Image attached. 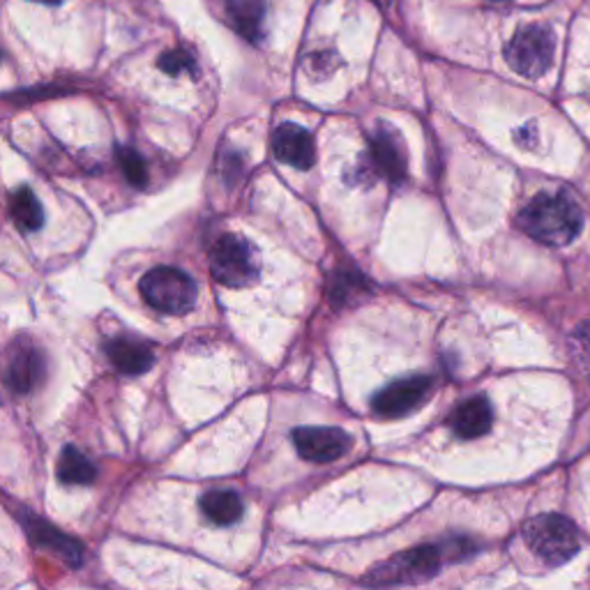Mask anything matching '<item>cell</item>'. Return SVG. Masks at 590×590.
<instances>
[{
  "instance_id": "1",
  "label": "cell",
  "mask_w": 590,
  "mask_h": 590,
  "mask_svg": "<svg viewBox=\"0 0 590 590\" xmlns=\"http://www.w3.org/2000/svg\"><path fill=\"white\" fill-rule=\"evenodd\" d=\"M581 210L567 194L542 192L519 214V226L530 238L549 247L573 243L581 231Z\"/></svg>"
},
{
  "instance_id": "2",
  "label": "cell",
  "mask_w": 590,
  "mask_h": 590,
  "mask_svg": "<svg viewBox=\"0 0 590 590\" xmlns=\"http://www.w3.org/2000/svg\"><path fill=\"white\" fill-rule=\"evenodd\" d=\"M524 540L530 552L546 565H561L573 558L579 546V530L567 517L538 515L524 526Z\"/></svg>"
},
{
  "instance_id": "3",
  "label": "cell",
  "mask_w": 590,
  "mask_h": 590,
  "mask_svg": "<svg viewBox=\"0 0 590 590\" xmlns=\"http://www.w3.org/2000/svg\"><path fill=\"white\" fill-rule=\"evenodd\" d=\"M210 272L229 288H245L259 278V254L243 235L226 233L210 251Z\"/></svg>"
},
{
  "instance_id": "4",
  "label": "cell",
  "mask_w": 590,
  "mask_h": 590,
  "mask_svg": "<svg viewBox=\"0 0 590 590\" xmlns=\"http://www.w3.org/2000/svg\"><path fill=\"white\" fill-rule=\"evenodd\" d=\"M139 288L144 300L164 314H187L196 305V295H199L196 282L187 272L169 266L148 270Z\"/></svg>"
},
{
  "instance_id": "5",
  "label": "cell",
  "mask_w": 590,
  "mask_h": 590,
  "mask_svg": "<svg viewBox=\"0 0 590 590\" xmlns=\"http://www.w3.org/2000/svg\"><path fill=\"white\" fill-rule=\"evenodd\" d=\"M556 37L546 26H526L505 47V61L517 74L538 78L554 63Z\"/></svg>"
},
{
  "instance_id": "6",
  "label": "cell",
  "mask_w": 590,
  "mask_h": 590,
  "mask_svg": "<svg viewBox=\"0 0 590 590\" xmlns=\"http://www.w3.org/2000/svg\"><path fill=\"white\" fill-rule=\"evenodd\" d=\"M443 554L439 546H418L410 552L392 556L390 561L373 567L365 583L369 586H395V583H416L434 577L439 573Z\"/></svg>"
},
{
  "instance_id": "7",
  "label": "cell",
  "mask_w": 590,
  "mask_h": 590,
  "mask_svg": "<svg viewBox=\"0 0 590 590\" xmlns=\"http://www.w3.org/2000/svg\"><path fill=\"white\" fill-rule=\"evenodd\" d=\"M300 457L314 464H330L342 459L351 450V437L337 427H303L293 434Z\"/></svg>"
},
{
  "instance_id": "8",
  "label": "cell",
  "mask_w": 590,
  "mask_h": 590,
  "mask_svg": "<svg viewBox=\"0 0 590 590\" xmlns=\"http://www.w3.org/2000/svg\"><path fill=\"white\" fill-rule=\"evenodd\" d=\"M431 392V379L427 377H410L390 383L373 397V410L383 418H400L406 413L416 410Z\"/></svg>"
},
{
  "instance_id": "9",
  "label": "cell",
  "mask_w": 590,
  "mask_h": 590,
  "mask_svg": "<svg viewBox=\"0 0 590 590\" xmlns=\"http://www.w3.org/2000/svg\"><path fill=\"white\" fill-rule=\"evenodd\" d=\"M272 150L280 162L300 171L309 169L314 160H317V148H314L311 134L295 123H284L274 130Z\"/></svg>"
},
{
  "instance_id": "10",
  "label": "cell",
  "mask_w": 590,
  "mask_h": 590,
  "mask_svg": "<svg viewBox=\"0 0 590 590\" xmlns=\"http://www.w3.org/2000/svg\"><path fill=\"white\" fill-rule=\"evenodd\" d=\"M371 162L392 183H402L406 175V150L400 134L390 125H379L371 139Z\"/></svg>"
},
{
  "instance_id": "11",
  "label": "cell",
  "mask_w": 590,
  "mask_h": 590,
  "mask_svg": "<svg viewBox=\"0 0 590 590\" xmlns=\"http://www.w3.org/2000/svg\"><path fill=\"white\" fill-rule=\"evenodd\" d=\"M42 373H45V360L42 356H39V351L33 346H22L12 351L5 373H3V381L16 392H30L33 388H37Z\"/></svg>"
},
{
  "instance_id": "12",
  "label": "cell",
  "mask_w": 590,
  "mask_h": 590,
  "mask_svg": "<svg viewBox=\"0 0 590 590\" xmlns=\"http://www.w3.org/2000/svg\"><path fill=\"white\" fill-rule=\"evenodd\" d=\"M107 356L111 365L123 373H144L152 367L155 353L148 344L132 340V337H118L107 344Z\"/></svg>"
},
{
  "instance_id": "13",
  "label": "cell",
  "mask_w": 590,
  "mask_h": 590,
  "mask_svg": "<svg viewBox=\"0 0 590 590\" xmlns=\"http://www.w3.org/2000/svg\"><path fill=\"white\" fill-rule=\"evenodd\" d=\"M450 427L459 439H480L491 427V406L484 397L466 400L450 416Z\"/></svg>"
},
{
  "instance_id": "14",
  "label": "cell",
  "mask_w": 590,
  "mask_h": 590,
  "mask_svg": "<svg viewBox=\"0 0 590 590\" xmlns=\"http://www.w3.org/2000/svg\"><path fill=\"white\" fill-rule=\"evenodd\" d=\"M226 12L233 28L249 42H261L266 0H226Z\"/></svg>"
},
{
  "instance_id": "15",
  "label": "cell",
  "mask_w": 590,
  "mask_h": 590,
  "mask_svg": "<svg viewBox=\"0 0 590 590\" xmlns=\"http://www.w3.org/2000/svg\"><path fill=\"white\" fill-rule=\"evenodd\" d=\"M201 513L214 526H231L235 521H241L243 517V501L235 491H226V489L208 491V494L201 499Z\"/></svg>"
},
{
  "instance_id": "16",
  "label": "cell",
  "mask_w": 590,
  "mask_h": 590,
  "mask_svg": "<svg viewBox=\"0 0 590 590\" xmlns=\"http://www.w3.org/2000/svg\"><path fill=\"white\" fill-rule=\"evenodd\" d=\"M95 478L97 468L82 450L67 445L61 452V459H58V480L65 484H93Z\"/></svg>"
},
{
  "instance_id": "17",
  "label": "cell",
  "mask_w": 590,
  "mask_h": 590,
  "mask_svg": "<svg viewBox=\"0 0 590 590\" xmlns=\"http://www.w3.org/2000/svg\"><path fill=\"white\" fill-rule=\"evenodd\" d=\"M10 210H12V218L19 229L37 231V229H42V224H45V208H42V204L37 201L33 189H28V187H19L12 194Z\"/></svg>"
},
{
  "instance_id": "18",
  "label": "cell",
  "mask_w": 590,
  "mask_h": 590,
  "mask_svg": "<svg viewBox=\"0 0 590 590\" xmlns=\"http://www.w3.org/2000/svg\"><path fill=\"white\" fill-rule=\"evenodd\" d=\"M30 533H33V538H35L37 544H42V546L51 549V552H56L58 556H61L63 561H67L70 565L82 563V546H78V542L65 538L61 533V530H56L49 524H42L39 519H35V526L30 528Z\"/></svg>"
},
{
  "instance_id": "19",
  "label": "cell",
  "mask_w": 590,
  "mask_h": 590,
  "mask_svg": "<svg viewBox=\"0 0 590 590\" xmlns=\"http://www.w3.org/2000/svg\"><path fill=\"white\" fill-rule=\"evenodd\" d=\"M118 162L123 167L125 179L134 187H146L148 185V167L144 157L134 148H121L118 150Z\"/></svg>"
},
{
  "instance_id": "20",
  "label": "cell",
  "mask_w": 590,
  "mask_h": 590,
  "mask_svg": "<svg viewBox=\"0 0 590 590\" xmlns=\"http://www.w3.org/2000/svg\"><path fill=\"white\" fill-rule=\"evenodd\" d=\"M157 67H160L162 72H167L169 76H179L183 72H189L194 74L196 70V63L189 51L185 49H171L167 53L160 56V61H157Z\"/></svg>"
},
{
  "instance_id": "21",
  "label": "cell",
  "mask_w": 590,
  "mask_h": 590,
  "mask_svg": "<svg viewBox=\"0 0 590 590\" xmlns=\"http://www.w3.org/2000/svg\"><path fill=\"white\" fill-rule=\"evenodd\" d=\"M573 348H575V356H577L579 365H581V367H590V323L581 325V328L575 332Z\"/></svg>"
},
{
  "instance_id": "22",
  "label": "cell",
  "mask_w": 590,
  "mask_h": 590,
  "mask_svg": "<svg viewBox=\"0 0 590 590\" xmlns=\"http://www.w3.org/2000/svg\"><path fill=\"white\" fill-rule=\"evenodd\" d=\"M33 3H42V5H61L63 0H33Z\"/></svg>"
},
{
  "instance_id": "23",
  "label": "cell",
  "mask_w": 590,
  "mask_h": 590,
  "mask_svg": "<svg viewBox=\"0 0 590 590\" xmlns=\"http://www.w3.org/2000/svg\"><path fill=\"white\" fill-rule=\"evenodd\" d=\"M496 3H505V0H496Z\"/></svg>"
}]
</instances>
